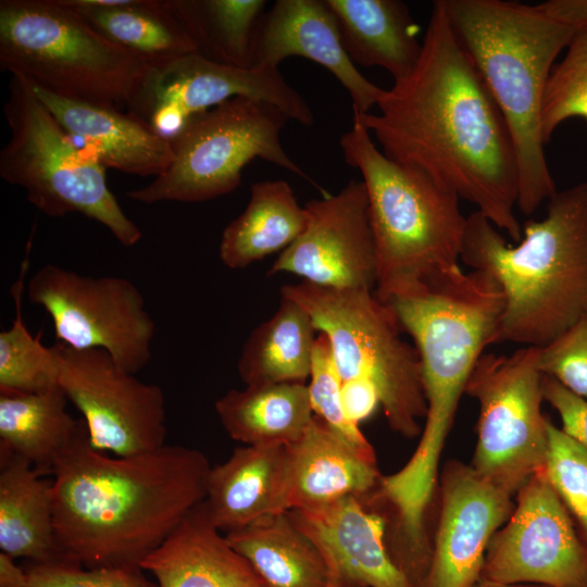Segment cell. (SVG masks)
<instances>
[{
  "mask_svg": "<svg viewBox=\"0 0 587 587\" xmlns=\"http://www.w3.org/2000/svg\"><path fill=\"white\" fill-rule=\"evenodd\" d=\"M379 114H353L391 161L477 207L514 241L519 172L507 124L459 42L442 0L433 4L420 58L384 92Z\"/></svg>",
  "mask_w": 587,
  "mask_h": 587,
  "instance_id": "cell-1",
  "label": "cell"
},
{
  "mask_svg": "<svg viewBox=\"0 0 587 587\" xmlns=\"http://www.w3.org/2000/svg\"><path fill=\"white\" fill-rule=\"evenodd\" d=\"M211 465L178 445L128 457L95 449L85 422L55 461L53 521L67 562L140 566L205 498Z\"/></svg>",
  "mask_w": 587,
  "mask_h": 587,
  "instance_id": "cell-2",
  "label": "cell"
},
{
  "mask_svg": "<svg viewBox=\"0 0 587 587\" xmlns=\"http://www.w3.org/2000/svg\"><path fill=\"white\" fill-rule=\"evenodd\" d=\"M461 261L490 274L503 295L491 345L540 348L587 314V182L557 191L542 220L510 246L480 212L467 216Z\"/></svg>",
  "mask_w": 587,
  "mask_h": 587,
  "instance_id": "cell-3",
  "label": "cell"
},
{
  "mask_svg": "<svg viewBox=\"0 0 587 587\" xmlns=\"http://www.w3.org/2000/svg\"><path fill=\"white\" fill-rule=\"evenodd\" d=\"M450 25L509 129L519 172L517 208L534 213L558 190L545 154L541 108L557 57L575 27L538 7L502 0H442Z\"/></svg>",
  "mask_w": 587,
  "mask_h": 587,
  "instance_id": "cell-4",
  "label": "cell"
},
{
  "mask_svg": "<svg viewBox=\"0 0 587 587\" xmlns=\"http://www.w3.org/2000/svg\"><path fill=\"white\" fill-rule=\"evenodd\" d=\"M339 141L345 161L366 188L383 302L462 272L465 217L460 198L422 172L388 159L352 121Z\"/></svg>",
  "mask_w": 587,
  "mask_h": 587,
  "instance_id": "cell-5",
  "label": "cell"
},
{
  "mask_svg": "<svg viewBox=\"0 0 587 587\" xmlns=\"http://www.w3.org/2000/svg\"><path fill=\"white\" fill-rule=\"evenodd\" d=\"M0 67L58 97L121 111L150 70L62 0L0 1Z\"/></svg>",
  "mask_w": 587,
  "mask_h": 587,
  "instance_id": "cell-6",
  "label": "cell"
},
{
  "mask_svg": "<svg viewBox=\"0 0 587 587\" xmlns=\"http://www.w3.org/2000/svg\"><path fill=\"white\" fill-rule=\"evenodd\" d=\"M386 303L412 337L421 360L426 399L421 441L442 449L469 377L492 342L502 290L487 272L462 271Z\"/></svg>",
  "mask_w": 587,
  "mask_h": 587,
  "instance_id": "cell-7",
  "label": "cell"
},
{
  "mask_svg": "<svg viewBox=\"0 0 587 587\" xmlns=\"http://www.w3.org/2000/svg\"><path fill=\"white\" fill-rule=\"evenodd\" d=\"M280 296L302 305L329 340L342 382L363 380L377 391L388 426L414 438L426 415L422 365L389 303L372 290L335 289L307 282L284 285Z\"/></svg>",
  "mask_w": 587,
  "mask_h": 587,
  "instance_id": "cell-8",
  "label": "cell"
},
{
  "mask_svg": "<svg viewBox=\"0 0 587 587\" xmlns=\"http://www.w3.org/2000/svg\"><path fill=\"white\" fill-rule=\"evenodd\" d=\"M10 138L0 152V176L20 186L43 214L80 213L107 227L125 247L135 246L140 228L111 192L104 167L78 148L27 82L12 76L3 107Z\"/></svg>",
  "mask_w": 587,
  "mask_h": 587,
  "instance_id": "cell-9",
  "label": "cell"
},
{
  "mask_svg": "<svg viewBox=\"0 0 587 587\" xmlns=\"http://www.w3.org/2000/svg\"><path fill=\"white\" fill-rule=\"evenodd\" d=\"M287 115L278 108L236 97L191 116L170 141L173 161L150 184L127 192L132 200L202 202L234 191L243 167L259 158L324 189L285 152L279 140Z\"/></svg>",
  "mask_w": 587,
  "mask_h": 587,
  "instance_id": "cell-10",
  "label": "cell"
},
{
  "mask_svg": "<svg viewBox=\"0 0 587 587\" xmlns=\"http://www.w3.org/2000/svg\"><path fill=\"white\" fill-rule=\"evenodd\" d=\"M537 361L536 347L483 353L464 391L479 407L470 465L512 496L547 464L548 419L541 412L544 374Z\"/></svg>",
  "mask_w": 587,
  "mask_h": 587,
  "instance_id": "cell-11",
  "label": "cell"
},
{
  "mask_svg": "<svg viewBox=\"0 0 587 587\" xmlns=\"http://www.w3.org/2000/svg\"><path fill=\"white\" fill-rule=\"evenodd\" d=\"M26 294L49 314L59 342L103 350L133 374L151 359L155 323L129 279L95 277L47 263L33 273Z\"/></svg>",
  "mask_w": 587,
  "mask_h": 587,
  "instance_id": "cell-12",
  "label": "cell"
},
{
  "mask_svg": "<svg viewBox=\"0 0 587 587\" xmlns=\"http://www.w3.org/2000/svg\"><path fill=\"white\" fill-rule=\"evenodd\" d=\"M59 386L83 414L91 446L117 457L163 447L165 398L154 384L139 380L100 349L52 345Z\"/></svg>",
  "mask_w": 587,
  "mask_h": 587,
  "instance_id": "cell-13",
  "label": "cell"
},
{
  "mask_svg": "<svg viewBox=\"0 0 587 587\" xmlns=\"http://www.w3.org/2000/svg\"><path fill=\"white\" fill-rule=\"evenodd\" d=\"M236 97L270 103L305 126L314 123L311 108L278 67H239L199 53L151 66L126 112L171 139L191 116Z\"/></svg>",
  "mask_w": 587,
  "mask_h": 587,
  "instance_id": "cell-14",
  "label": "cell"
},
{
  "mask_svg": "<svg viewBox=\"0 0 587 587\" xmlns=\"http://www.w3.org/2000/svg\"><path fill=\"white\" fill-rule=\"evenodd\" d=\"M514 498L510 517L489 541L480 579L587 587V548L546 470Z\"/></svg>",
  "mask_w": 587,
  "mask_h": 587,
  "instance_id": "cell-15",
  "label": "cell"
},
{
  "mask_svg": "<svg viewBox=\"0 0 587 587\" xmlns=\"http://www.w3.org/2000/svg\"><path fill=\"white\" fill-rule=\"evenodd\" d=\"M303 233L272 264L267 275L290 273L335 289L373 290L377 262L363 182L304 205Z\"/></svg>",
  "mask_w": 587,
  "mask_h": 587,
  "instance_id": "cell-16",
  "label": "cell"
},
{
  "mask_svg": "<svg viewBox=\"0 0 587 587\" xmlns=\"http://www.w3.org/2000/svg\"><path fill=\"white\" fill-rule=\"evenodd\" d=\"M436 498L430 562L421 587H473L490 539L513 511L514 496L471 465L449 460L439 472Z\"/></svg>",
  "mask_w": 587,
  "mask_h": 587,
  "instance_id": "cell-17",
  "label": "cell"
},
{
  "mask_svg": "<svg viewBox=\"0 0 587 587\" xmlns=\"http://www.w3.org/2000/svg\"><path fill=\"white\" fill-rule=\"evenodd\" d=\"M287 512L323 551L328 587H414L390 557L387 517L369 496Z\"/></svg>",
  "mask_w": 587,
  "mask_h": 587,
  "instance_id": "cell-18",
  "label": "cell"
},
{
  "mask_svg": "<svg viewBox=\"0 0 587 587\" xmlns=\"http://www.w3.org/2000/svg\"><path fill=\"white\" fill-rule=\"evenodd\" d=\"M290 57L328 70L349 92L353 114L369 113L384 92L351 61L325 0H277L262 14L253 36L251 66L278 67Z\"/></svg>",
  "mask_w": 587,
  "mask_h": 587,
  "instance_id": "cell-19",
  "label": "cell"
},
{
  "mask_svg": "<svg viewBox=\"0 0 587 587\" xmlns=\"http://www.w3.org/2000/svg\"><path fill=\"white\" fill-rule=\"evenodd\" d=\"M380 477L375 454L358 450L314 415L303 434L285 446L286 512L367 497Z\"/></svg>",
  "mask_w": 587,
  "mask_h": 587,
  "instance_id": "cell-20",
  "label": "cell"
},
{
  "mask_svg": "<svg viewBox=\"0 0 587 587\" xmlns=\"http://www.w3.org/2000/svg\"><path fill=\"white\" fill-rule=\"evenodd\" d=\"M29 86L70 137L80 140L83 149L104 168L157 177L172 163L170 139L128 112L67 100Z\"/></svg>",
  "mask_w": 587,
  "mask_h": 587,
  "instance_id": "cell-21",
  "label": "cell"
},
{
  "mask_svg": "<svg viewBox=\"0 0 587 587\" xmlns=\"http://www.w3.org/2000/svg\"><path fill=\"white\" fill-rule=\"evenodd\" d=\"M201 503L140 566L159 587H266L209 521Z\"/></svg>",
  "mask_w": 587,
  "mask_h": 587,
  "instance_id": "cell-22",
  "label": "cell"
},
{
  "mask_svg": "<svg viewBox=\"0 0 587 587\" xmlns=\"http://www.w3.org/2000/svg\"><path fill=\"white\" fill-rule=\"evenodd\" d=\"M285 446H243L211 466L202 509L225 534L286 512Z\"/></svg>",
  "mask_w": 587,
  "mask_h": 587,
  "instance_id": "cell-23",
  "label": "cell"
},
{
  "mask_svg": "<svg viewBox=\"0 0 587 587\" xmlns=\"http://www.w3.org/2000/svg\"><path fill=\"white\" fill-rule=\"evenodd\" d=\"M0 549L30 563L67 562L53 521L52 480L26 460L0 451Z\"/></svg>",
  "mask_w": 587,
  "mask_h": 587,
  "instance_id": "cell-24",
  "label": "cell"
},
{
  "mask_svg": "<svg viewBox=\"0 0 587 587\" xmlns=\"http://www.w3.org/2000/svg\"><path fill=\"white\" fill-rule=\"evenodd\" d=\"M344 48L362 66L385 68L395 80L416 64L422 42L408 5L399 0H325Z\"/></svg>",
  "mask_w": 587,
  "mask_h": 587,
  "instance_id": "cell-25",
  "label": "cell"
},
{
  "mask_svg": "<svg viewBox=\"0 0 587 587\" xmlns=\"http://www.w3.org/2000/svg\"><path fill=\"white\" fill-rule=\"evenodd\" d=\"M225 538L266 587H328L323 551L288 512L263 516Z\"/></svg>",
  "mask_w": 587,
  "mask_h": 587,
  "instance_id": "cell-26",
  "label": "cell"
},
{
  "mask_svg": "<svg viewBox=\"0 0 587 587\" xmlns=\"http://www.w3.org/2000/svg\"><path fill=\"white\" fill-rule=\"evenodd\" d=\"M230 438L245 446H287L311 423L308 385L276 383L230 389L214 404Z\"/></svg>",
  "mask_w": 587,
  "mask_h": 587,
  "instance_id": "cell-27",
  "label": "cell"
},
{
  "mask_svg": "<svg viewBox=\"0 0 587 587\" xmlns=\"http://www.w3.org/2000/svg\"><path fill=\"white\" fill-rule=\"evenodd\" d=\"M307 223V210L299 205L287 182L254 183L246 209L222 233L220 259L228 268H245L283 252L303 233Z\"/></svg>",
  "mask_w": 587,
  "mask_h": 587,
  "instance_id": "cell-28",
  "label": "cell"
},
{
  "mask_svg": "<svg viewBox=\"0 0 587 587\" xmlns=\"http://www.w3.org/2000/svg\"><path fill=\"white\" fill-rule=\"evenodd\" d=\"M60 386L40 392L0 390V451L26 460L41 475L75 437L82 420L66 411Z\"/></svg>",
  "mask_w": 587,
  "mask_h": 587,
  "instance_id": "cell-29",
  "label": "cell"
},
{
  "mask_svg": "<svg viewBox=\"0 0 587 587\" xmlns=\"http://www.w3.org/2000/svg\"><path fill=\"white\" fill-rule=\"evenodd\" d=\"M316 328L307 310L282 297L277 311L242 346L237 370L245 385L309 379Z\"/></svg>",
  "mask_w": 587,
  "mask_h": 587,
  "instance_id": "cell-30",
  "label": "cell"
},
{
  "mask_svg": "<svg viewBox=\"0 0 587 587\" xmlns=\"http://www.w3.org/2000/svg\"><path fill=\"white\" fill-rule=\"evenodd\" d=\"M105 38L158 66L198 53L191 37L164 7L162 0H120L108 7L62 0Z\"/></svg>",
  "mask_w": 587,
  "mask_h": 587,
  "instance_id": "cell-31",
  "label": "cell"
},
{
  "mask_svg": "<svg viewBox=\"0 0 587 587\" xmlns=\"http://www.w3.org/2000/svg\"><path fill=\"white\" fill-rule=\"evenodd\" d=\"M198 53L214 62L251 67L252 43L264 0H162Z\"/></svg>",
  "mask_w": 587,
  "mask_h": 587,
  "instance_id": "cell-32",
  "label": "cell"
},
{
  "mask_svg": "<svg viewBox=\"0 0 587 587\" xmlns=\"http://www.w3.org/2000/svg\"><path fill=\"white\" fill-rule=\"evenodd\" d=\"M26 257L21 274L12 288L15 319L0 333V390L40 392L59 386L58 361L52 346L41 342V334L33 336L22 315V292L27 270Z\"/></svg>",
  "mask_w": 587,
  "mask_h": 587,
  "instance_id": "cell-33",
  "label": "cell"
},
{
  "mask_svg": "<svg viewBox=\"0 0 587 587\" xmlns=\"http://www.w3.org/2000/svg\"><path fill=\"white\" fill-rule=\"evenodd\" d=\"M587 124V33L578 30L564 58L553 66L541 108V135L548 143L555 129L570 118Z\"/></svg>",
  "mask_w": 587,
  "mask_h": 587,
  "instance_id": "cell-34",
  "label": "cell"
},
{
  "mask_svg": "<svg viewBox=\"0 0 587 587\" xmlns=\"http://www.w3.org/2000/svg\"><path fill=\"white\" fill-rule=\"evenodd\" d=\"M308 385L314 415L358 450L375 454L373 446L358 425L347 416L341 398L342 380L337 371L328 338L319 333L313 348Z\"/></svg>",
  "mask_w": 587,
  "mask_h": 587,
  "instance_id": "cell-35",
  "label": "cell"
},
{
  "mask_svg": "<svg viewBox=\"0 0 587 587\" xmlns=\"http://www.w3.org/2000/svg\"><path fill=\"white\" fill-rule=\"evenodd\" d=\"M546 474L587 548V452L548 419Z\"/></svg>",
  "mask_w": 587,
  "mask_h": 587,
  "instance_id": "cell-36",
  "label": "cell"
},
{
  "mask_svg": "<svg viewBox=\"0 0 587 587\" xmlns=\"http://www.w3.org/2000/svg\"><path fill=\"white\" fill-rule=\"evenodd\" d=\"M28 587H159L138 565L85 567L72 562L30 563Z\"/></svg>",
  "mask_w": 587,
  "mask_h": 587,
  "instance_id": "cell-37",
  "label": "cell"
},
{
  "mask_svg": "<svg viewBox=\"0 0 587 587\" xmlns=\"http://www.w3.org/2000/svg\"><path fill=\"white\" fill-rule=\"evenodd\" d=\"M537 364L544 375L587 399V314L538 348Z\"/></svg>",
  "mask_w": 587,
  "mask_h": 587,
  "instance_id": "cell-38",
  "label": "cell"
},
{
  "mask_svg": "<svg viewBox=\"0 0 587 587\" xmlns=\"http://www.w3.org/2000/svg\"><path fill=\"white\" fill-rule=\"evenodd\" d=\"M542 396L558 412L561 429L587 452V399L547 375L542 378Z\"/></svg>",
  "mask_w": 587,
  "mask_h": 587,
  "instance_id": "cell-39",
  "label": "cell"
},
{
  "mask_svg": "<svg viewBox=\"0 0 587 587\" xmlns=\"http://www.w3.org/2000/svg\"><path fill=\"white\" fill-rule=\"evenodd\" d=\"M341 398L348 419L358 426L380 405L376 389L363 380L342 382Z\"/></svg>",
  "mask_w": 587,
  "mask_h": 587,
  "instance_id": "cell-40",
  "label": "cell"
},
{
  "mask_svg": "<svg viewBox=\"0 0 587 587\" xmlns=\"http://www.w3.org/2000/svg\"><path fill=\"white\" fill-rule=\"evenodd\" d=\"M536 5L552 18L587 33V0H547Z\"/></svg>",
  "mask_w": 587,
  "mask_h": 587,
  "instance_id": "cell-41",
  "label": "cell"
},
{
  "mask_svg": "<svg viewBox=\"0 0 587 587\" xmlns=\"http://www.w3.org/2000/svg\"><path fill=\"white\" fill-rule=\"evenodd\" d=\"M0 587H28V576L25 569L14 562V558L0 552Z\"/></svg>",
  "mask_w": 587,
  "mask_h": 587,
  "instance_id": "cell-42",
  "label": "cell"
},
{
  "mask_svg": "<svg viewBox=\"0 0 587 587\" xmlns=\"http://www.w3.org/2000/svg\"><path fill=\"white\" fill-rule=\"evenodd\" d=\"M473 587H548L536 584H502L479 579Z\"/></svg>",
  "mask_w": 587,
  "mask_h": 587,
  "instance_id": "cell-43",
  "label": "cell"
}]
</instances>
